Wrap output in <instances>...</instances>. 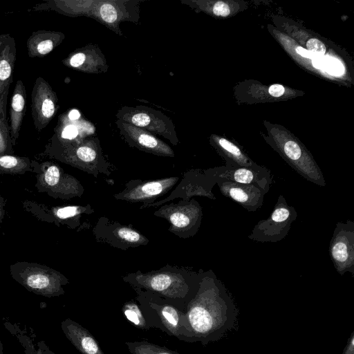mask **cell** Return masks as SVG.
I'll return each instance as SVG.
<instances>
[{"label":"cell","instance_id":"obj_1","mask_svg":"<svg viewBox=\"0 0 354 354\" xmlns=\"http://www.w3.org/2000/svg\"><path fill=\"white\" fill-rule=\"evenodd\" d=\"M239 310L214 273L200 274L198 289L181 317L180 340L203 346L226 337L237 324Z\"/></svg>","mask_w":354,"mask_h":354},{"label":"cell","instance_id":"obj_2","mask_svg":"<svg viewBox=\"0 0 354 354\" xmlns=\"http://www.w3.org/2000/svg\"><path fill=\"white\" fill-rule=\"evenodd\" d=\"M124 279L136 288L145 289L163 297L187 300L188 302L198 289L200 274L191 280L178 272L158 271L133 274Z\"/></svg>","mask_w":354,"mask_h":354},{"label":"cell","instance_id":"obj_3","mask_svg":"<svg viewBox=\"0 0 354 354\" xmlns=\"http://www.w3.org/2000/svg\"><path fill=\"white\" fill-rule=\"evenodd\" d=\"M297 216L295 207L288 203L283 195H279L270 216L259 221L248 237L260 243L279 242L288 235Z\"/></svg>","mask_w":354,"mask_h":354},{"label":"cell","instance_id":"obj_4","mask_svg":"<svg viewBox=\"0 0 354 354\" xmlns=\"http://www.w3.org/2000/svg\"><path fill=\"white\" fill-rule=\"evenodd\" d=\"M330 260L338 274L354 275V222L346 220L336 223L329 244Z\"/></svg>","mask_w":354,"mask_h":354},{"label":"cell","instance_id":"obj_5","mask_svg":"<svg viewBox=\"0 0 354 354\" xmlns=\"http://www.w3.org/2000/svg\"><path fill=\"white\" fill-rule=\"evenodd\" d=\"M58 108L56 93L46 80L37 77L31 92V113L36 130L40 131L46 128Z\"/></svg>","mask_w":354,"mask_h":354},{"label":"cell","instance_id":"obj_6","mask_svg":"<svg viewBox=\"0 0 354 354\" xmlns=\"http://www.w3.org/2000/svg\"><path fill=\"white\" fill-rule=\"evenodd\" d=\"M118 118L119 120L149 132L158 133L169 139L174 144L178 141L171 122L165 115H158L157 112L137 108H124L118 112Z\"/></svg>","mask_w":354,"mask_h":354},{"label":"cell","instance_id":"obj_7","mask_svg":"<svg viewBox=\"0 0 354 354\" xmlns=\"http://www.w3.org/2000/svg\"><path fill=\"white\" fill-rule=\"evenodd\" d=\"M137 1L116 0H95L90 17L121 35L119 24L124 21H133L136 17Z\"/></svg>","mask_w":354,"mask_h":354},{"label":"cell","instance_id":"obj_8","mask_svg":"<svg viewBox=\"0 0 354 354\" xmlns=\"http://www.w3.org/2000/svg\"><path fill=\"white\" fill-rule=\"evenodd\" d=\"M17 60V46L15 39L9 33L0 35V118L7 122L6 105L8 91Z\"/></svg>","mask_w":354,"mask_h":354},{"label":"cell","instance_id":"obj_9","mask_svg":"<svg viewBox=\"0 0 354 354\" xmlns=\"http://www.w3.org/2000/svg\"><path fill=\"white\" fill-rule=\"evenodd\" d=\"M216 184L221 193L249 212H255L263 203L265 191L253 185L236 183L218 178Z\"/></svg>","mask_w":354,"mask_h":354},{"label":"cell","instance_id":"obj_10","mask_svg":"<svg viewBox=\"0 0 354 354\" xmlns=\"http://www.w3.org/2000/svg\"><path fill=\"white\" fill-rule=\"evenodd\" d=\"M219 178L244 185L255 186L268 193L273 183V176L268 169L261 166L256 167H222Z\"/></svg>","mask_w":354,"mask_h":354},{"label":"cell","instance_id":"obj_11","mask_svg":"<svg viewBox=\"0 0 354 354\" xmlns=\"http://www.w3.org/2000/svg\"><path fill=\"white\" fill-rule=\"evenodd\" d=\"M118 126L126 140L137 148L158 156H174L171 147L150 132L121 120Z\"/></svg>","mask_w":354,"mask_h":354},{"label":"cell","instance_id":"obj_12","mask_svg":"<svg viewBox=\"0 0 354 354\" xmlns=\"http://www.w3.org/2000/svg\"><path fill=\"white\" fill-rule=\"evenodd\" d=\"M62 63L68 68L88 73L106 72L108 68L103 54L93 45L76 49Z\"/></svg>","mask_w":354,"mask_h":354},{"label":"cell","instance_id":"obj_13","mask_svg":"<svg viewBox=\"0 0 354 354\" xmlns=\"http://www.w3.org/2000/svg\"><path fill=\"white\" fill-rule=\"evenodd\" d=\"M61 328L66 337L82 354H104L93 335L77 322L67 318Z\"/></svg>","mask_w":354,"mask_h":354},{"label":"cell","instance_id":"obj_14","mask_svg":"<svg viewBox=\"0 0 354 354\" xmlns=\"http://www.w3.org/2000/svg\"><path fill=\"white\" fill-rule=\"evenodd\" d=\"M166 214L169 221L176 230H193L195 233L201 224L202 209L195 201L187 205L169 207Z\"/></svg>","mask_w":354,"mask_h":354},{"label":"cell","instance_id":"obj_15","mask_svg":"<svg viewBox=\"0 0 354 354\" xmlns=\"http://www.w3.org/2000/svg\"><path fill=\"white\" fill-rule=\"evenodd\" d=\"M178 180V178L171 177L146 182L132 187L116 197L133 203L145 201L166 193L176 184Z\"/></svg>","mask_w":354,"mask_h":354},{"label":"cell","instance_id":"obj_16","mask_svg":"<svg viewBox=\"0 0 354 354\" xmlns=\"http://www.w3.org/2000/svg\"><path fill=\"white\" fill-rule=\"evenodd\" d=\"M64 37V34L61 32L34 31L26 42L28 55L30 57H43L61 44Z\"/></svg>","mask_w":354,"mask_h":354},{"label":"cell","instance_id":"obj_17","mask_svg":"<svg viewBox=\"0 0 354 354\" xmlns=\"http://www.w3.org/2000/svg\"><path fill=\"white\" fill-rule=\"evenodd\" d=\"M95 0H50L36 5L35 10H53L69 17H89Z\"/></svg>","mask_w":354,"mask_h":354},{"label":"cell","instance_id":"obj_18","mask_svg":"<svg viewBox=\"0 0 354 354\" xmlns=\"http://www.w3.org/2000/svg\"><path fill=\"white\" fill-rule=\"evenodd\" d=\"M149 306L156 313L163 330L169 335L178 339L181 336V317L183 310H180L172 304H160L154 301H149Z\"/></svg>","mask_w":354,"mask_h":354},{"label":"cell","instance_id":"obj_19","mask_svg":"<svg viewBox=\"0 0 354 354\" xmlns=\"http://www.w3.org/2000/svg\"><path fill=\"white\" fill-rule=\"evenodd\" d=\"M26 88L22 80L15 84L10 102V132L15 143L19 136L26 110Z\"/></svg>","mask_w":354,"mask_h":354},{"label":"cell","instance_id":"obj_20","mask_svg":"<svg viewBox=\"0 0 354 354\" xmlns=\"http://www.w3.org/2000/svg\"><path fill=\"white\" fill-rule=\"evenodd\" d=\"M6 328L18 339L24 348L25 354H55L46 344L44 341H39L35 345L34 339L28 334L26 329H21L17 324L4 322Z\"/></svg>","mask_w":354,"mask_h":354},{"label":"cell","instance_id":"obj_21","mask_svg":"<svg viewBox=\"0 0 354 354\" xmlns=\"http://www.w3.org/2000/svg\"><path fill=\"white\" fill-rule=\"evenodd\" d=\"M218 145L223 149L231 162L227 165L232 167H256L259 165L248 158L241 149L230 141L221 138L218 140Z\"/></svg>","mask_w":354,"mask_h":354},{"label":"cell","instance_id":"obj_22","mask_svg":"<svg viewBox=\"0 0 354 354\" xmlns=\"http://www.w3.org/2000/svg\"><path fill=\"white\" fill-rule=\"evenodd\" d=\"M122 312L126 319L138 328L147 330L153 327L143 314L141 308L133 301L124 304Z\"/></svg>","mask_w":354,"mask_h":354},{"label":"cell","instance_id":"obj_23","mask_svg":"<svg viewBox=\"0 0 354 354\" xmlns=\"http://www.w3.org/2000/svg\"><path fill=\"white\" fill-rule=\"evenodd\" d=\"M126 346L131 354H180L165 346L146 342H126Z\"/></svg>","mask_w":354,"mask_h":354},{"label":"cell","instance_id":"obj_24","mask_svg":"<svg viewBox=\"0 0 354 354\" xmlns=\"http://www.w3.org/2000/svg\"><path fill=\"white\" fill-rule=\"evenodd\" d=\"M75 154L76 158L83 163L91 164L95 161L97 153L91 142H84L75 148Z\"/></svg>","mask_w":354,"mask_h":354},{"label":"cell","instance_id":"obj_25","mask_svg":"<svg viewBox=\"0 0 354 354\" xmlns=\"http://www.w3.org/2000/svg\"><path fill=\"white\" fill-rule=\"evenodd\" d=\"M115 234L121 241L131 245H139L146 241L139 232L127 227L117 228Z\"/></svg>","mask_w":354,"mask_h":354},{"label":"cell","instance_id":"obj_26","mask_svg":"<svg viewBox=\"0 0 354 354\" xmlns=\"http://www.w3.org/2000/svg\"><path fill=\"white\" fill-rule=\"evenodd\" d=\"M323 70L333 75H341L344 73V67L341 62L333 57H324Z\"/></svg>","mask_w":354,"mask_h":354},{"label":"cell","instance_id":"obj_27","mask_svg":"<svg viewBox=\"0 0 354 354\" xmlns=\"http://www.w3.org/2000/svg\"><path fill=\"white\" fill-rule=\"evenodd\" d=\"M307 50L313 53L315 56H323L326 52L325 45L319 39L315 38L310 39L306 42Z\"/></svg>","mask_w":354,"mask_h":354},{"label":"cell","instance_id":"obj_28","mask_svg":"<svg viewBox=\"0 0 354 354\" xmlns=\"http://www.w3.org/2000/svg\"><path fill=\"white\" fill-rule=\"evenodd\" d=\"M60 178V172L59 168L55 165L49 167L45 174V181L50 186L55 185L58 183Z\"/></svg>","mask_w":354,"mask_h":354},{"label":"cell","instance_id":"obj_29","mask_svg":"<svg viewBox=\"0 0 354 354\" xmlns=\"http://www.w3.org/2000/svg\"><path fill=\"white\" fill-rule=\"evenodd\" d=\"M81 212V208L77 206H68L59 208L56 212V215L59 218L73 217Z\"/></svg>","mask_w":354,"mask_h":354},{"label":"cell","instance_id":"obj_30","mask_svg":"<svg viewBox=\"0 0 354 354\" xmlns=\"http://www.w3.org/2000/svg\"><path fill=\"white\" fill-rule=\"evenodd\" d=\"M78 129L74 124H70L62 129V138L66 140L75 139L78 136Z\"/></svg>","mask_w":354,"mask_h":354},{"label":"cell","instance_id":"obj_31","mask_svg":"<svg viewBox=\"0 0 354 354\" xmlns=\"http://www.w3.org/2000/svg\"><path fill=\"white\" fill-rule=\"evenodd\" d=\"M9 131L10 127L8 122L0 118V150L4 149L5 143L6 144L7 139L9 138Z\"/></svg>","mask_w":354,"mask_h":354},{"label":"cell","instance_id":"obj_32","mask_svg":"<svg viewBox=\"0 0 354 354\" xmlns=\"http://www.w3.org/2000/svg\"><path fill=\"white\" fill-rule=\"evenodd\" d=\"M212 12L216 16L226 17L230 14V10L227 4L218 1L214 5Z\"/></svg>","mask_w":354,"mask_h":354},{"label":"cell","instance_id":"obj_33","mask_svg":"<svg viewBox=\"0 0 354 354\" xmlns=\"http://www.w3.org/2000/svg\"><path fill=\"white\" fill-rule=\"evenodd\" d=\"M19 160L12 156H3L0 157V166L6 169H11L18 165Z\"/></svg>","mask_w":354,"mask_h":354},{"label":"cell","instance_id":"obj_34","mask_svg":"<svg viewBox=\"0 0 354 354\" xmlns=\"http://www.w3.org/2000/svg\"><path fill=\"white\" fill-rule=\"evenodd\" d=\"M284 87L279 84H272L268 88L270 95L276 97L281 96L284 93Z\"/></svg>","mask_w":354,"mask_h":354},{"label":"cell","instance_id":"obj_35","mask_svg":"<svg viewBox=\"0 0 354 354\" xmlns=\"http://www.w3.org/2000/svg\"><path fill=\"white\" fill-rule=\"evenodd\" d=\"M342 354H354V331L351 333Z\"/></svg>","mask_w":354,"mask_h":354},{"label":"cell","instance_id":"obj_36","mask_svg":"<svg viewBox=\"0 0 354 354\" xmlns=\"http://www.w3.org/2000/svg\"><path fill=\"white\" fill-rule=\"evenodd\" d=\"M296 51L298 54L301 55L302 57H304L306 58L313 59L315 57V55L312 53L310 51L308 50L307 49H305L301 46H299L296 48Z\"/></svg>","mask_w":354,"mask_h":354},{"label":"cell","instance_id":"obj_37","mask_svg":"<svg viewBox=\"0 0 354 354\" xmlns=\"http://www.w3.org/2000/svg\"><path fill=\"white\" fill-rule=\"evenodd\" d=\"M312 63L315 68L322 69L324 66V57L315 56L312 59Z\"/></svg>","mask_w":354,"mask_h":354},{"label":"cell","instance_id":"obj_38","mask_svg":"<svg viewBox=\"0 0 354 354\" xmlns=\"http://www.w3.org/2000/svg\"><path fill=\"white\" fill-rule=\"evenodd\" d=\"M80 113L76 109L71 110L70 111V113H68V118L72 121L77 120V119L80 118Z\"/></svg>","mask_w":354,"mask_h":354},{"label":"cell","instance_id":"obj_39","mask_svg":"<svg viewBox=\"0 0 354 354\" xmlns=\"http://www.w3.org/2000/svg\"><path fill=\"white\" fill-rule=\"evenodd\" d=\"M3 344H2L1 341L0 340V354H4L3 351Z\"/></svg>","mask_w":354,"mask_h":354}]
</instances>
